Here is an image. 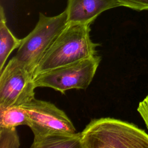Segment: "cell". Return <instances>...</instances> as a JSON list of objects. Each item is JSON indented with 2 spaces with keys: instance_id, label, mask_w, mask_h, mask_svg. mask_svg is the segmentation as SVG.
<instances>
[{
  "instance_id": "30bf717a",
  "label": "cell",
  "mask_w": 148,
  "mask_h": 148,
  "mask_svg": "<svg viewBox=\"0 0 148 148\" xmlns=\"http://www.w3.org/2000/svg\"><path fill=\"white\" fill-rule=\"evenodd\" d=\"M29 124L28 114L21 106L0 108V127H12Z\"/></svg>"
},
{
  "instance_id": "7c38bea8",
  "label": "cell",
  "mask_w": 148,
  "mask_h": 148,
  "mask_svg": "<svg viewBox=\"0 0 148 148\" xmlns=\"http://www.w3.org/2000/svg\"><path fill=\"white\" fill-rule=\"evenodd\" d=\"M121 6L127 7L136 10H148V0H116Z\"/></svg>"
},
{
  "instance_id": "5b68a950",
  "label": "cell",
  "mask_w": 148,
  "mask_h": 148,
  "mask_svg": "<svg viewBox=\"0 0 148 148\" xmlns=\"http://www.w3.org/2000/svg\"><path fill=\"white\" fill-rule=\"evenodd\" d=\"M33 74L12 58L0 72V108L21 106L34 98Z\"/></svg>"
},
{
  "instance_id": "8fae6325",
  "label": "cell",
  "mask_w": 148,
  "mask_h": 148,
  "mask_svg": "<svg viewBox=\"0 0 148 148\" xmlns=\"http://www.w3.org/2000/svg\"><path fill=\"white\" fill-rule=\"evenodd\" d=\"M19 137L15 127H0V148H18Z\"/></svg>"
},
{
  "instance_id": "7a4b0ae2",
  "label": "cell",
  "mask_w": 148,
  "mask_h": 148,
  "mask_svg": "<svg viewBox=\"0 0 148 148\" xmlns=\"http://www.w3.org/2000/svg\"><path fill=\"white\" fill-rule=\"evenodd\" d=\"M81 136L82 148H148V134L144 130L110 117L92 120Z\"/></svg>"
},
{
  "instance_id": "3957f363",
  "label": "cell",
  "mask_w": 148,
  "mask_h": 148,
  "mask_svg": "<svg viewBox=\"0 0 148 148\" xmlns=\"http://www.w3.org/2000/svg\"><path fill=\"white\" fill-rule=\"evenodd\" d=\"M67 13L49 17L39 13V20L33 30L21 39L13 58L33 74L37 64L68 24Z\"/></svg>"
},
{
  "instance_id": "4fadbf2b",
  "label": "cell",
  "mask_w": 148,
  "mask_h": 148,
  "mask_svg": "<svg viewBox=\"0 0 148 148\" xmlns=\"http://www.w3.org/2000/svg\"><path fill=\"white\" fill-rule=\"evenodd\" d=\"M137 110L143 120L148 130V94L139 102Z\"/></svg>"
},
{
  "instance_id": "8992f818",
  "label": "cell",
  "mask_w": 148,
  "mask_h": 148,
  "mask_svg": "<svg viewBox=\"0 0 148 148\" xmlns=\"http://www.w3.org/2000/svg\"><path fill=\"white\" fill-rule=\"evenodd\" d=\"M21 106L28 114V127L34 135L57 131L76 132L75 127L65 112L51 102L34 98Z\"/></svg>"
},
{
  "instance_id": "277c9868",
  "label": "cell",
  "mask_w": 148,
  "mask_h": 148,
  "mask_svg": "<svg viewBox=\"0 0 148 148\" xmlns=\"http://www.w3.org/2000/svg\"><path fill=\"white\" fill-rule=\"evenodd\" d=\"M101 57L98 55L59 66L34 77L36 87H49L62 94L71 89H86L92 80Z\"/></svg>"
},
{
  "instance_id": "6da1fadb",
  "label": "cell",
  "mask_w": 148,
  "mask_h": 148,
  "mask_svg": "<svg viewBox=\"0 0 148 148\" xmlns=\"http://www.w3.org/2000/svg\"><path fill=\"white\" fill-rule=\"evenodd\" d=\"M90 25L68 23L37 64L33 76L97 55L96 48L100 44L91 40Z\"/></svg>"
},
{
  "instance_id": "52a82bcc",
  "label": "cell",
  "mask_w": 148,
  "mask_h": 148,
  "mask_svg": "<svg viewBox=\"0 0 148 148\" xmlns=\"http://www.w3.org/2000/svg\"><path fill=\"white\" fill-rule=\"evenodd\" d=\"M119 6L116 0H68V23L91 24L104 11Z\"/></svg>"
},
{
  "instance_id": "ba28073f",
  "label": "cell",
  "mask_w": 148,
  "mask_h": 148,
  "mask_svg": "<svg viewBox=\"0 0 148 148\" xmlns=\"http://www.w3.org/2000/svg\"><path fill=\"white\" fill-rule=\"evenodd\" d=\"M81 132L57 131L34 135L31 148H82Z\"/></svg>"
},
{
  "instance_id": "9c48e42d",
  "label": "cell",
  "mask_w": 148,
  "mask_h": 148,
  "mask_svg": "<svg viewBox=\"0 0 148 148\" xmlns=\"http://www.w3.org/2000/svg\"><path fill=\"white\" fill-rule=\"evenodd\" d=\"M21 43V39L17 38L6 25V18L2 6L0 10V72L10 53Z\"/></svg>"
}]
</instances>
